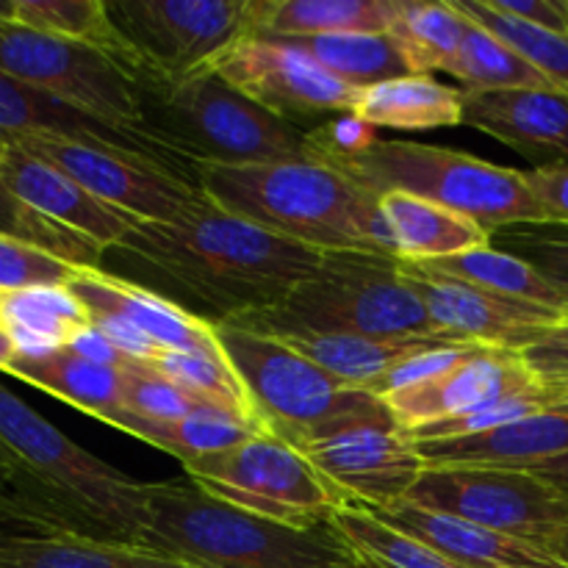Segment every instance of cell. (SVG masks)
Returning <instances> with one entry per match:
<instances>
[{
    "label": "cell",
    "instance_id": "6da1fadb",
    "mask_svg": "<svg viewBox=\"0 0 568 568\" xmlns=\"http://www.w3.org/2000/svg\"><path fill=\"white\" fill-rule=\"evenodd\" d=\"M120 258L166 286L161 297L203 308L205 322H242L277 308L322 264L320 250L283 239L220 209L209 197L178 222H139ZM194 314V311H192Z\"/></svg>",
    "mask_w": 568,
    "mask_h": 568
},
{
    "label": "cell",
    "instance_id": "7a4b0ae2",
    "mask_svg": "<svg viewBox=\"0 0 568 568\" xmlns=\"http://www.w3.org/2000/svg\"><path fill=\"white\" fill-rule=\"evenodd\" d=\"M192 178L220 209L320 253H369L399 258L381 197L320 161L209 164Z\"/></svg>",
    "mask_w": 568,
    "mask_h": 568
},
{
    "label": "cell",
    "instance_id": "3957f363",
    "mask_svg": "<svg viewBox=\"0 0 568 568\" xmlns=\"http://www.w3.org/2000/svg\"><path fill=\"white\" fill-rule=\"evenodd\" d=\"M0 449L17 491L64 516L75 536L142 547L148 483L94 458L0 383Z\"/></svg>",
    "mask_w": 568,
    "mask_h": 568
},
{
    "label": "cell",
    "instance_id": "277c9868",
    "mask_svg": "<svg viewBox=\"0 0 568 568\" xmlns=\"http://www.w3.org/2000/svg\"><path fill=\"white\" fill-rule=\"evenodd\" d=\"M142 547L197 568H358L327 525L300 530L261 519L189 477L148 486Z\"/></svg>",
    "mask_w": 568,
    "mask_h": 568
},
{
    "label": "cell",
    "instance_id": "5b68a950",
    "mask_svg": "<svg viewBox=\"0 0 568 568\" xmlns=\"http://www.w3.org/2000/svg\"><path fill=\"white\" fill-rule=\"evenodd\" d=\"M139 87V131L183 164H277L308 159V131L272 114L216 72Z\"/></svg>",
    "mask_w": 568,
    "mask_h": 568
},
{
    "label": "cell",
    "instance_id": "8992f818",
    "mask_svg": "<svg viewBox=\"0 0 568 568\" xmlns=\"http://www.w3.org/2000/svg\"><path fill=\"white\" fill-rule=\"evenodd\" d=\"M214 333L270 436L294 449L358 425H397L383 397L342 386L281 338L233 322Z\"/></svg>",
    "mask_w": 568,
    "mask_h": 568
},
{
    "label": "cell",
    "instance_id": "52a82bcc",
    "mask_svg": "<svg viewBox=\"0 0 568 568\" xmlns=\"http://www.w3.org/2000/svg\"><path fill=\"white\" fill-rule=\"evenodd\" d=\"M233 325L277 338L303 333L444 338L433 327L425 303L399 275V258L369 253H325L320 270L277 308Z\"/></svg>",
    "mask_w": 568,
    "mask_h": 568
},
{
    "label": "cell",
    "instance_id": "ba28073f",
    "mask_svg": "<svg viewBox=\"0 0 568 568\" xmlns=\"http://www.w3.org/2000/svg\"><path fill=\"white\" fill-rule=\"evenodd\" d=\"M372 194L403 192L466 214L488 233L510 225H547L525 172L433 144L377 139L364 153L333 166Z\"/></svg>",
    "mask_w": 568,
    "mask_h": 568
},
{
    "label": "cell",
    "instance_id": "9c48e42d",
    "mask_svg": "<svg viewBox=\"0 0 568 568\" xmlns=\"http://www.w3.org/2000/svg\"><path fill=\"white\" fill-rule=\"evenodd\" d=\"M183 471L211 497L300 530L325 527L353 499L325 480L300 449L270 433L192 460Z\"/></svg>",
    "mask_w": 568,
    "mask_h": 568
},
{
    "label": "cell",
    "instance_id": "30bf717a",
    "mask_svg": "<svg viewBox=\"0 0 568 568\" xmlns=\"http://www.w3.org/2000/svg\"><path fill=\"white\" fill-rule=\"evenodd\" d=\"M139 83H178L214 70L247 37L250 0H109Z\"/></svg>",
    "mask_w": 568,
    "mask_h": 568
},
{
    "label": "cell",
    "instance_id": "8fae6325",
    "mask_svg": "<svg viewBox=\"0 0 568 568\" xmlns=\"http://www.w3.org/2000/svg\"><path fill=\"white\" fill-rule=\"evenodd\" d=\"M0 72L31 83L109 125L142 133V87L103 50L17 22H0Z\"/></svg>",
    "mask_w": 568,
    "mask_h": 568
},
{
    "label": "cell",
    "instance_id": "7c38bea8",
    "mask_svg": "<svg viewBox=\"0 0 568 568\" xmlns=\"http://www.w3.org/2000/svg\"><path fill=\"white\" fill-rule=\"evenodd\" d=\"M405 499L530 544L568 527V494L525 469L425 466Z\"/></svg>",
    "mask_w": 568,
    "mask_h": 568
},
{
    "label": "cell",
    "instance_id": "4fadbf2b",
    "mask_svg": "<svg viewBox=\"0 0 568 568\" xmlns=\"http://www.w3.org/2000/svg\"><path fill=\"white\" fill-rule=\"evenodd\" d=\"M14 144L59 166L94 197L142 222H178L205 200L192 178L175 175L166 166L125 150L92 148L55 136H26Z\"/></svg>",
    "mask_w": 568,
    "mask_h": 568
},
{
    "label": "cell",
    "instance_id": "5bb4252c",
    "mask_svg": "<svg viewBox=\"0 0 568 568\" xmlns=\"http://www.w3.org/2000/svg\"><path fill=\"white\" fill-rule=\"evenodd\" d=\"M211 72L303 131L331 116L353 114L361 94V89L338 81L305 50L275 39H239Z\"/></svg>",
    "mask_w": 568,
    "mask_h": 568
},
{
    "label": "cell",
    "instance_id": "9a60e30c",
    "mask_svg": "<svg viewBox=\"0 0 568 568\" xmlns=\"http://www.w3.org/2000/svg\"><path fill=\"white\" fill-rule=\"evenodd\" d=\"M399 275L425 303L433 327L455 344L514 349L519 353L538 331L568 314L514 303L464 281L442 275L419 261H399Z\"/></svg>",
    "mask_w": 568,
    "mask_h": 568
},
{
    "label": "cell",
    "instance_id": "2e32d148",
    "mask_svg": "<svg viewBox=\"0 0 568 568\" xmlns=\"http://www.w3.org/2000/svg\"><path fill=\"white\" fill-rule=\"evenodd\" d=\"M521 394H544L514 349L471 347L464 358L433 381L383 397L399 430L455 419L494 408Z\"/></svg>",
    "mask_w": 568,
    "mask_h": 568
},
{
    "label": "cell",
    "instance_id": "e0dca14e",
    "mask_svg": "<svg viewBox=\"0 0 568 568\" xmlns=\"http://www.w3.org/2000/svg\"><path fill=\"white\" fill-rule=\"evenodd\" d=\"M300 453L338 491L366 505L399 503L425 471V460L397 425L349 427Z\"/></svg>",
    "mask_w": 568,
    "mask_h": 568
},
{
    "label": "cell",
    "instance_id": "ac0fdd59",
    "mask_svg": "<svg viewBox=\"0 0 568 568\" xmlns=\"http://www.w3.org/2000/svg\"><path fill=\"white\" fill-rule=\"evenodd\" d=\"M26 136H55L92 144V148L125 150V153L142 155V159L166 166L175 175L192 178L189 164L175 159L170 150L155 144L153 139L109 125V122L31 87V83H22L0 72V144Z\"/></svg>",
    "mask_w": 568,
    "mask_h": 568
},
{
    "label": "cell",
    "instance_id": "d6986e66",
    "mask_svg": "<svg viewBox=\"0 0 568 568\" xmlns=\"http://www.w3.org/2000/svg\"><path fill=\"white\" fill-rule=\"evenodd\" d=\"M0 181L28 209L81 233L103 250H114L142 222L94 197L59 166L26 153L14 142L0 144Z\"/></svg>",
    "mask_w": 568,
    "mask_h": 568
},
{
    "label": "cell",
    "instance_id": "ffe728a7",
    "mask_svg": "<svg viewBox=\"0 0 568 568\" xmlns=\"http://www.w3.org/2000/svg\"><path fill=\"white\" fill-rule=\"evenodd\" d=\"M67 288L87 308V314L109 311V314L122 316L133 327H139L155 347L175 349V353L225 355L211 322L186 311L181 303L161 297L153 288L131 283L128 277L92 270V266H78Z\"/></svg>",
    "mask_w": 568,
    "mask_h": 568
},
{
    "label": "cell",
    "instance_id": "44dd1931",
    "mask_svg": "<svg viewBox=\"0 0 568 568\" xmlns=\"http://www.w3.org/2000/svg\"><path fill=\"white\" fill-rule=\"evenodd\" d=\"M460 122L538 166L568 164V94L558 89L464 92Z\"/></svg>",
    "mask_w": 568,
    "mask_h": 568
},
{
    "label": "cell",
    "instance_id": "7402d4cb",
    "mask_svg": "<svg viewBox=\"0 0 568 568\" xmlns=\"http://www.w3.org/2000/svg\"><path fill=\"white\" fill-rule=\"evenodd\" d=\"M364 505L372 516L422 541L458 568H564L536 544L503 536V532L442 514V510L419 508L408 499L392 505Z\"/></svg>",
    "mask_w": 568,
    "mask_h": 568
},
{
    "label": "cell",
    "instance_id": "603a6c76",
    "mask_svg": "<svg viewBox=\"0 0 568 568\" xmlns=\"http://www.w3.org/2000/svg\"><path fill=\"white\" fill-rule=\"evenodd\" d=\"M425 466H483V469H536L568 453V414L544 410L477 436L414 444Z\"/></svg>",
    "mask_w": 568,
    "mask_h": 568
},
{
    "label": "cell",
    "instance_id": "cb8c5ba5",
    "mask_svg": "<svg viewBox=\"0 0 568 568\" xmlns=\"http://www.w3.org/2000/svg\"><path fill=\"white\" fill-rule=\"evenodd\" d=\"M277 338V336H275ZM288 347L297 349L303 358L336 377L342 386L372 392L381 397L388 377L408 364L410 358L442 344H455L447 338L427 336H325V333H303V336H281Z\"/></svg>",
    "mask_w": 568,
    "mask_h": 568
},
{
    "label": "cell",
    "instance_id": "d4e9b609",
    "mask_svg": "<svg viewBox=\"0 0 568 568\" xmlns=\"http://www.w3.org/2000/svg\"><path fill=\"white\" fill-rule=\"evenodd\" d=\"M399 0H250L247 37L392 33Z\"/></svg>",
    "mask_w": 568,
    "mask_h": 568
},
{
    "label": "cell",
    "instance_id": "484cf974",
    "mask_svg": "<svg viewBox=\"0 0 568 568\" xmlns=\"http://www.w3.org/2000/svg\"><path fill=\"white\" fill-rule=\"evenodd\" d=\"M381 211L397 242L399 261H444L491 244V233L480 222L414 194H383Z\"/></svg>",
    "mask_w": 568,
    "mask_h": 568
},
{
    "label": "cell",
    "instance_id": "4316f807",
    "mask_svg": "<svg viewBox=\"0 0 568 568\" xmlns=\"http://www.w3.org/2000/svg\"><path fill=\"white\" fill-rule=\"evenodd\" d=\"M3 375L28 383L103 425L114 427L125 410L122 408V372L114 366L92 364L67 347L44 358H14L6 366Z\"/></svg>",
    "mask_w": 568,
    "mask_h": 568
},
{
    "label": "cell",
    "instance_id": "83f0119b",
    "mask_svg": "<svg viewBox=\"0 0 568 568\" xmlns=\"http://www.w3.org/2000/svg\"><path fill=\"white\" fill-rule=\"evenodd\" d=\"M464 89L447 87L430 75H405L361 89L353 114L375 128L427 131L460 125Z\"/></svg>",
    "mask_w": 568,
    "mask_h": 568
},
{
    "label": "cell",
    "instance_id": "f1b7e54d",
    "mask_svg": "<svg viewBox=\"0 0 568 568\" xmlns=\"http://www.w3.org/2000/svg\"><path fill=\"white\" fill-rule=\"evenodd\" d=\"M0 325L17 347V358H44L67 347L89 325V314L67 286L0 292Z\"/></svg>",
    "mask_w": 568,
    "mask_h": 568
},
{
    "label": "cell",
    "instance_id": "f546056e",
    "mask_svg": "<svg viewBox=\"0 0 568 568\" xmlns=\"http://www.w3.org/2000/svg\"><path fill=\"white\" fill-rule=\"evenodd\" d=\"M0 568H197L144 547L83 536H17L0 541Z\"/></svg>",
    "mask_w": 568,
    "mask_h": 568
},
{
    "label": "cell",
    "instance_id": "4dcf8cb0",
    "mask_svg": "<svg viewBox=\"0 0 568 568\" xmlns=\"http://www.w3.org/2000/svg\"><path fill=\"white\" fill-rule=\"evenodd\" d=\"M114 427L128 433V436L139 438V442L150 444V447L161 449V453H170L183 466L197 458H205V455L227 453V449L266 433L261 425L239 419V416L227 414V410L205 408V405L192 410L186 419L166 422V425L144 422L139 416H131L128 410H122Z\"/></svg>",
    "mask_w": 568,
    "mask_h": 568
},
{
    "label": "cell",
    "instance_id": "1f68e13d",
    "mask_svg": "<svg viewBox=\"0 0 568 568\" xmlns=\"http://www.w3.org/2000/svg\"><path fill=\"white\" fill-rule=\"evenodd\" d=\"M275 42L305 50L331 75L353 89H369L375 83L414 75L394 33H322V37L275 39Z\"/></svg>",
    "mask_w": 568,
    "mask_h": 568
},
{
    "label": "cell",
    "instance_id": "d6a6232c",
    "mask_svg": "<svg viewBox=\"0 0 568 568\" xmlns=\"http://www.w3.org/2000/svg\"><path fill=\"white\" fill-rule=\"evenodd\" d=\"M419 264L433 266V270L442 272V275L469 283V286L491 292L497 294V297L514 300V303L538 305V308L558 311V314H568V305L558 294V288L549 286L530 264H525V261L516 258V255H508L503 253V250L491 247V244L480 250H471V253L453 255V258L419 261Z\"/></svg>",
    "mask_w": 568,
    "mask_h": 568
},
{
    "label": "cell",
    "instance_id": "836d02e7",
    "mask_svg": "<svg viewBox=\"0 0 568 568\" xmlns=\"http://www.w3.org/2000/svg\"><path fill=\"white\" fill-rule=\"evenodd\" d=\"M327 530L344 544L358 568H458L416 538L388 527L355 499L331 516Z\"/></svg>",
    "mask_w": 568,
    "mask_h": 568
},
{
    "label": "cell",
    "instance_id": "e575fe53",
    "mask_svg": "<svg viewBox=\"0 0 568 568\" xmlns=\"http://www.w3.org/2000/svg\"><path fill=\"white\" fill-rule=\"evenodd\" d=\"M469 17L458 3L399 0V14L392 33L397 37L414 75L447 72L464 48Z\"/></svg>",
    "mask_w": 568,
    "mask_h": 568
},
{
    "label": "cell",
    "instance_id": "d590c367",
    "mask_svg": "<svg viewBox=\"0 0 568 568\" xmlns=\"http://www.w3.org/2000/svg\"><path fill=\"white\" fill-rule=\"evenodd\" d=\"M14 22L103 50L136 78L131 48L111 22L103 0H14Z\"/></svg>",
    "mask_w": 568,
    "mask_h": 568
},
{
    "label": "cell",
    "instance_id": "8d00e7d4",
    "mask_svg": "<svg viewBox=\"0 0 568 568\" xmlns=\"http://www.w3.org/2000/svg\"><path fill=\"white\" fill-rule=\"evenodd\" d=\"M153 372L175 383L178 388L197 399L200 405L209 408L227 410V414L239 416L244 422H253L266 430L261 422L258 410H255L253 399H250L247 388H244L242 377L231 366L225 355H197V353H175V349H159L150 361H144ZM270 433V430H266Z\"/></svg>",
    "mask_w": 568,
    "mask_h": 568
},
{
    "label": "cell",
    "instance_id": "74e56055",
    "mask_svg": "<svg viewBox=\"0 0 568 568\" xmlns=\"http://www.w3.org/2000/svg\"><path fill=\"white\" fill-rule=\"evenodd\" d=\"M449 75L464 83V92H503V89H555L530 61L510 50L469 17L464 48L449 64Z\"/></svg>",
    "mask_w": 568,
    "mask_h": 568
},
{
    "label": "cell",
    "instance_id": "f35d334b",
    "mask_svg": "<svg viewBox=\"0 0 568 568\" xmlns=\"http://www.w3.org/2000/svg\"><path fill=\"white\" fill-rule=\"evenodd\" d=\"M455 3L477 26L486 28L488 33L503 39L510 50H516L521 59L530 61L558 92L568 94V37L549 33L544 28L530 26V22L503 14V11L494 9L491 0H455Z\"/></svg>",
    "mask_w": 568,
    "mask_h": 568
},
{
    "label": "cell",
    "instance_id": "ab89813d",
    "mask_svg": "<svg viewBox=\"0 0 568 568\" xmlns=\"http://www.w3.org/2000/svg\"><path fill=\"white\" fill-rule=\"evenodd\" d=\"M0 236L22 239V242L33 244V247L44 250V253L55 255V258L67 261L72 266H92V270H100L105 255V250L89 242L87 236L48 220L39 211L28 209L22 200H17L6 189L3 181H0Z\"/></svg>",
    "mask_w": 568,
    "mask_h": 568
},
{
    "label": "cell",
    "instance_id": "60d3db41",
    "mask_svg": "<svg viewBox=\"0 0 568 568\" xmlns=\"http://www.w3.org/2000/svg\"><path fill=\"white\" fill-rule=\"evenodd\" d=\"M491 247L530 264L568 305V225H510L491 233Z\"/></svg>",
    "mask_w": 568,
    "mask_h": 568
},
{
    "label": "cell",
    "instance_id": "b9f144b4",
    "mask_svg": "<svg viewBox=\"0 0 568 568\" xmlns=\"http://www.w3.org/2000/svg\"><path fill=\"white\" fill-rule=\"evenodd\" d=\"M122 372V408L131 416H139L144 422H166L186 419L192 410L203 408L194 397H189L183 388L161 377L150 366L139 361H125L120 366ZM209 408V405H205Z\"/></svg>",
    "mask_w": 568,
    "mask_h": 568
},
{
    "label": "cell",
    "instance_id": "7bdbcfd3",
    "mask_svg": "<svg viewBox=\"0 0 568 568\" xmlns=\"http://www.w3.org/2000/svg\"><path fill=\"white\" fill-rule=\"evenodd\" d=\"M78 266L14 236H0V292L67 286Z\"/></svg>",
    "mask_w": 568,
    "mask_h": 568
},
{
    "label": "cell",
    "instance_id": "ee69618b",
    "mask_svg": "<svg viewBox=\"0 0 568 568\" xmlns=\"http://www.w3.org/2000/svg\"><path fill=\"white\" fill-rule=\"evenodd\" d=\"M519 358L544 388L568 386V316L538 331L519 349Z\"/></svg>",
    "mask_w": 568,
    "mask_h": 568
},
{
    "label": "cell",
    "instance_id": "f6af8a7d",
    "mask_svg": "<svg viewBox=\"0 0 568 568\" xmlns=\"http://www.w3.org/2000/svg\"><path fill=\"white\" fill-rule=\"evenodd\" d=\"M525 178L547 225H568V164L536 166Z\"/></svg>",
    "mask_w": 568,
    "mask_h": 568
},
{
    "label": "cell",
    "instance_id": "bcb514c9",
    "mask_svg": "<svg viewBox=\"0 0 568 568\" xmlns=\"http://www.w3.org/2000/svg\"><path fill=\"white\" fill-rule=\"evenodd\" d=\"M491 6L516 20L568 37V0H491Z\"/></svg>",
    "mask_w": 568,
    "mask_h": 568
},
{
    "label": "cell",
    "instance_id": "7dc6e473",
    "mask_svg": "<svg viewBox=\"0 0 568 568\" xmlns=\"http://www.w3.org/2000/svg\"><path fill=\"white\" fill-rule=\"evenodd\" d=\"M67 349H72V353L81 355V358L92 361V364L114 366V369H120V366L128 361V358H122L120 349H116L114 344H111L109 338H105L103 333L92 325V322H89V325H83L81 331H78L75 336L67 342Z\"/></svg>",
    "mask_w": 568,
    "mask_h": 568
},
{
    "label": "cell",
    "instance_id": "c3c4849f",
    "mask_svg": "<svg viewBox=\"0 0 568 568\" xmlns=\"http://www.w3.org/2000/svg\"><path fill=\"white\" fill-rule=\"evenodd\" d=\"M532 475H538L541 480H547L549 486L560 488V491L568 494V453L558 455V458H549L544 464H538L536 469H527Z\"/></svg>",
    "mask_w": 568,
    "mask_h": 568
},
{
    "label": "cell",
    "instance_id": "681fc988",
    "mask_svg": "<svg viewBox=\"0 0 568 568\" xmlns=\"http://www.w3.org/2000/svg\"><path fill=\"white\" fill-rule=\"evenodd\" d=\"M538 549H544V552L549 555V558L555 560L558 566L568 568V527L558 532H549V536H544L541 541H536Z\"/></svg>",
    "mask_w": 568,
    "mask_h": 568
},
{
    "label": "cell",
    "instance_id": "f907efd6",
    "mask_svg": "<svg viewBox=\"0 0 568 568\" xmlns=\"http://www.w3.org/2000/svg\"><path fill=\"white\" fill-rule=\"evenodd\" d=\"M544 399H547V410L568 414V386H564V388H544Z\"/></svg>",
    "mask_w": 568,
    "mask_h": 568
},
{
    "label": "cell",
    "instance_id": "816d5d0a",
    "mask_svg": "<svg viewBox=\"0 0 568 568\" xmlns=\"http://www.w3.org/2000/svg\"><path fill=\"white\" fill-rule=\"evenodd\" d=\"M17 358V347L11 342V336L6 333V327L0 325V372H6V366Z\"/></svg>",
    "mask_w": 568,
    "mask_h": 568
},
{
    "label": "cell",
    "instance_id": "f5cc1de1",
    "mask_svg": "<svg viewBox=\"0 0 568 568\" xmlns=\"http://www.w3.org/2000/svg\"><path fill=\"white\" fill-rule=\"evenodd\" d=\"M0 486H3V488H11V491H17L14 477H11V466H9V460H6L3 449H0ZM20 494H22V491H20Z\"/></svg>",
    "mask_w": 568,
    "mask_h": 568
},
{
    "label": "cell",
    "instance_id": "db71d44e",
    "mask_svg": "<svg viewBox=\"0 0 568 568\" xmlns=\"http://www.w3.org/2000/svg\"><path fill=\"white\" fill-rule=\"evenodd\" d=\"M0 22H14V0H0Z\"/></svg>",
    "mask_w": 568,
    "mask_h": 568
},
{
    "label": "cell",
    "instance_id": "11a10c76",
    "mask_svg": "<svg viewBox=\"0 0 568 568\" xmlns=\"http://www.w3.org/2000/svg\"><path fill=\"white\" fill-rule=\"evenodd\" d=\"M0 488H3V486H0ZM3 491H11V488H3Z\"/></svg>",
    "mask_w": 568,
    "mask_h": 568
}]
</instances>
